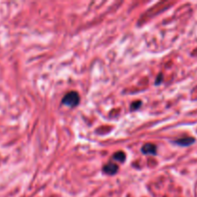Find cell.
Wrapping results in <instances>:
<instances>
[{
  "instance_id": "1",
  "label": "cell",
  "mask_w": 197,
  "mask_h": 197,
  "mask_svg": "<svg viewBox=\"0 0 197 197\" xmlns=\"http://www.w3.org/2000/svg\"><path fill=\"white\" fill-rule=\"evenodd\" d=\"M79 100H80V97H79V94L77 93L76 91H70L66 93L65 96L63 98V104H65L68 107H76L79 103Z\"/></svg>"
},
{
  "instance_id": "2",
  "label": "cell",
  "mask_w": 197,
  "mask_h": 197,
  "mask_svg": "<svg viewBox=\"0 0 197 197\" xmlns=\"http://www.w3.org/2000/svg\"><path fill=\"white\" fill-rule=\"evenodd\" d=\"M141 151L146 155H155L157 152V147L155 144L152 143H146L144 144L142 148H141Z\"/></svg>"
},
{
  "instance_id": "3",
  "label": "cell",
  "mask_w": 197,
  "mask_h": 197,
  "mask_svg": "<svg viewBox=\"0 0 197 197\" xmlns=\"http://www.w3.org/2000/svg\"><path fill=\"white\" fill-rule=\"evenodd\" d=\"M117 169H118V166L114 164V162H109V164H107L104 167H103V170L104 172L109 174V175H114L117 172Z\"/></svg>"
},
{
  "instance_id": "4",
  "label": "cell",
  "mask_w": 197,
  "mask_h": 197,
  "mask_svg": "<svg viewBox=\"0 0 197 197\" xmlns=\"http://www.w3.org/2000/svg\"><path fill=\"white\" fill-rule=\"evenodd\" d=\"M195 141L193 138H185V139H181L175 141V143H177L181 146H190V144H192Z\"/></svg>"
},
{
  "instance_id": "5",
  "label": "cell",
  "mask_w": 197,
  "mask_h": 197,
  "mask_svg": "<svg viewBox=\"0 0 197 197\" xmlns=\"http://www.w3.org/2000/svg\"><path fill=\"white\" fill-rule=\"evenodd\" d=\"M113 158L114 160H117V161H118V162H124L125 161V159H126V156H125V153L124 152H117L114 154V155L113 156Z\"/></svg>"
}]
</instances>
